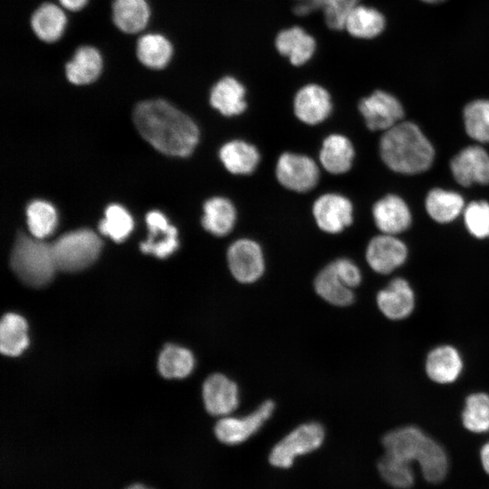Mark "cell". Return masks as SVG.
Returning a JSON list of instances; mask_svg holds the SVG:
<instances>
[{"label": "cell", "instance_id": "ffe728a7", "mask_svg": "<svg viewBox=\"0 0 489 489\" xmlns=\"http://www.w3.org/2000/svg\"><path fill=\"white\" fill-rule=\"evenodd\" d=\"M135 58L149 70H163L175 58V44L165 34L149 31L140 34L135 41Z\"/></svg>", "mask_w": 489, "mask_h": 489}, {"label": "cell", "instance_id": "5b68a950", "mask_svg": "<svg viewBox=\"0 0 489 489\" xmlns=\"http://www.w3.org/2000/svg\"><path fill=\"white\" fill-rule=\"evenodd\" d=\"M99 236L88 229H80L59 237L53 244L57 270L78 272L95 262L101 250Z\"/></svg>", "mask_w": 489, "mask_h": 489}, {"label": "cell", "instance_id": "f1b7e54d", "mask_svg": "<svg viewBox=\"0 0 489 489\" xmlns=\"http://www.w3.org/2000/svg\"><path fill=\"white\" fill-rule=\"evenodd\" d=\"M385 25L386 19L381 12L359 4L347 16L343 30L354 38L369 40L381 34Z\"/></svg>", "mask_w": 489, "mask_h": 489}, {"label": "cell", "instance_id": "277c9868", "mask_svg": "<svg viewBox=\"0 0 489 489\" xmlns=\"http://www.w3.org/2000/svg\"><path fill=\"white\" fill-rule=\"evenodd\" d=\"M10 263L18 278L32 287L50 283L57 270L52 244L24 233L17 235Z\"/></svg>", "mask_w": 489, "mask_h": 489}, {"label": "cell", "instance_id": "52a82bcc", "mask_svg": "<svg viewBox=\"0 0 489 489\" xmlns=\"http://www.w3.org/2000/svg\"><path fill=\"white\" fill-rule=\"evenodd\" d=\"M275 405L272 400L263 402L255 410L242 417L231 415L220 417L214 431L223 444L235 446L256 434L272 417Z\"/></svg>", "mask_w": 489, "mask_h": 489}, {"label": "cell", "instance_id": "9c48e42d", "mask_svg": "<svg viewBox=\"0 0 489 489\" xmlns=\"http://www.w3.org/2000/svg\"><path fill=\"white\" fill-rule=\"evenodd\" d=\"M228 269L242 283H253L264 274L265 263L260 244L249 238L233 242L226 252Z\"/></svg>", "mask_w": 489, "mask_h": 489}, {"label": "cell", "instance_id": "f6af8a7d", "mask_svg": "<svg viewBox=\"0 0 489 489\" xmlns=\"http://www.w3.org/2000/svg\"><path fill=\"white\" fill-rule=\"evenodd\" d=\"M423 2H426V3H428V4H437V3H441L445 0H421Z\"/></svg>", "mask_w": 489, "mask_h": 489}, {"label": "cell", "instance_id": "d6a6232c", "mask_svg": "<svg viewBox=\"0 0 489 489\" xmlns=\"http://www.w3.org/2000/svg\"><path fill=\"white\" fill-rule=\"evenodd\" d=\"M28 326L16 313L5 314L0 325V349L7 356H18L28 346Z\"/></svg>", "mask_w": 489, "mask_h": 489}, {"label": "cell", "instance_id": "7402d4cb", "mask_svg": "<svg viewBox=\"0 0 489 489\" xmlns=\"http://www.w3.org/2000/svg\"><path fill=\"white\" fill-rule=\"evenodd\" d=\"M209 101L223 116H238L247 108L245 86L232 75L223 76L212 86Z\"/></svg>", "mask_w": 489, "mask_h": 489}, {"label": "cell", "instance_id": "f35d334b", "mask_svg": "<svg viewBox=\"0 0 489 489\" xmlns=\"http://www.w3.org/2000/svg\"><path fill=\"white\" fill-rule=\"evenodd\" d=\"M100 231L116 242L124 240L133 228L130 215L119 205H110L105 211V218L100 223Z\"/></svg>", "mask_w": 489, "mask_h": 489}, {"label": "cell", "instance_id": "4316f807", "mask_svg": "<svg viewBox=\"0 0 489 489\" xmlns=\"http://www.w3.org/2000/svg\"><path fill=\"white\" fill-rule=\"evenodd\" d=\"M218 156L225 169L234 175H250L260 162L256 147L242 139L225 142L220 148Z\"/></svg>", "mask_w": 489, "mask_h": 489}, {"label": "cell", "instance_id": "1f68e13d", "mask_svg": "<svg viewBox=\"0 0 489 489\" xmlns=\"http://www.w3.org/2000/svg\"><path fill=\"white\" fill-rule=\"evenodd\" d=\"M425 205L427 214L438 223L453 221L465 207L461 195L442 188L430 190L427 195Z\"/></svg>", "mask_w": 489, "mask_h": 489}, {"label": "cell", "instance_id": "6da1fadb", "mask_svg": "<svg viewBox=\"0 0 489 489\" xmlns=\"http://www.w3.org/2000/svg\"><path fill=\"white\" fill-rule=\"evenodd\" d=\"M134 123L141 136L160 152L187 157L199 139L196 123L185 113L163 100L139 103L133 112Z\"/></svg>", "mask_w": 489, "mask_h": 489}, {"label": "cell", "instance_id": "ab89813d", "mask_svg": "<svg viewBox=\"0 0 489 489\" xmlns=\"http://www.w3.org/2000/svg\"><path fill=\"white\" fill-rule=\"evenodd\" d=\"M465 226L476 238L489 237V203L484 200L469 203L464 211Z\"/></svg>", "mask_w": 489, "mask_h": 489}, {"label": "cell", "instance_id": "2e32d148", "mask_svg": "<svg viewBox=\"0 0 489 489\" xmlns=\"http://www.w3.org/2000/svg\"><path fill=\"white\" fill-rule=\"evenodd\" d=\"M365 255L368 264L374 272L388 274L406 262L408 248L395 235L382 234L369 242Z\"/></svg>", "mask_w": 489, "mask_h": 489}, {"label": "cell", "instance_id": "b9f144b4", "mask_svg": "<svg viewBox=\"0 0 489 489\" xmlns=\"http://www.w3.org/2000/svg\"><path fill=\"white\" fill-rule=\"evenodd\" d=\"M64 10L70 13H80L84 10L90 0H56Z\"/></svg>", "mask_w": 489, "mask_h": 489}, {"label": "cell", "instance_id": "30bf717a", "mask_svg": "<svg viewBox=\"0 0 489 489\" xmlns=\"http://www.w3.org/2000/svg\"><path fill=\"white\" fill-rule=\"evenodd\" d=\"M359 110L371 130H384L398 124L404 115L399 101L384 91H375L359 102Z\"/></svg>", "mask_w": 489, "mask_h": 489}, {"label": "cell", "instance_id": "d590c367", "mask_svg": "<svg viewBox=\"0 0 489 489\" xmlns=\"http://www.w3.org/2000/svg\"><path fill=\"white\" fill-rule=\"evenodd\" d=\"M466 133L479 142H489V101L475 100L464 109Z\"/></svg>", "mask_w": 489, "mask_h": 489}, {"label": "cell", "instance_id": "83f0119b", "mask_svg": "<svg viewBox=\"0 0 489 489\" xmlns=\"http://www.w3.org/2000/svg\"><path fill=\"white\" fill-rule=\"evenodd\" d=\"M360 0H304L293 8L296 15L305 16L321 10L326 25L333 31L344 28L347 16Z\"/></svg>", "mask_w": 489, "mask_h": 489}, {"label": "cell", "instance_id": "60d3db41", "mask_svg": "<svg viewBox=\"0 0 489 489\" xmlns=\"http://www.w3.org/2000/svg\"><path fill=\"white\" fill-rule=\"evenodd\" d=\"M337 273L341 281L350 288L359 286L362 280V274L359 266L349 258H338L332 261Z\"/></svg>", "mask_w": 489, "mask_h": 489}, {"label": "cell", "instance_id": "9a60e30c", "mask_svg": "<svg viewBox=\"0 0 489 489\" xmlns=\"http://www.w3.org/2000/svg\"><path fill=\"white\" fill-rule=\"evenodd\" d=\"M331 110V96L326 88L318 83H307L302 86L294 95V114L305 124L321 123L330 116Z\"/></svg>", "mask_w": 489, "mask_h": 489}, {"label": "cell", "instance_id": "8fae6325", "mask_svg": "<svg viewBox=\"0 0 489 489\" xmlns=\"http://www.w3.org/2000/svg\"><path fill=\"white\" fill-rule=\"evenodd\" d=\"M312 216L321 230L339 234L352 224L353 206L343 195L325 193L314 201Z\"/></svg>", "mask_w": 489, "mask_h": 489}, {"label": "cell", "instance_id": "603a6c76", "mask_svg": "<svg viewBox=\"0 0 489 489\" xmlns=\"http://www.w3.org/2000/svg\"><path fill=\"white\" fill-rule=\"evenodd\" d=\"M376 226L382 234L396 235L411 224V214L406 202L396 195H387L372 207Z\"/></svg>", "mask_w": 489, "mask_h": 489}, {"label": "cell", "instance_id": "e575fe53", "mask_svg": "<svg viewBox=\"0 0 489 489\" xmlns=\"http://www.w3.org/2000/svg\"><path fill=\"white\" fill-rule=\"evenodd\" d=\"M462 423L465 429L475 434L489 431V394L475 392L466 398Z\"/></svg>", "mask_w": 489, "mask_h": 489}, {"label": "cell", "instance_id": "8d00e7d4", "mask_svg": "<svg viewBox=\"0 0 489 489\" xmlns=\"http://www.w3.org/2000/svg\"><path fill=\"white\" fill-rule=\"evenodd\" d=\"M28 227L34 237L43 239L53 233L57 223L54 207L48 202L35 200L26 210Z\"/></svg>", "mask_w": 489, "mask_h": 489}, {"label": "cell", "instance_id": "d4e9b609", "mask_svg": "<svg viewBox=\"0 0 489 489\" xmlns=\"http://www.w3.org/2000/svg\"><path fill=\"white\" fill-rule=\"evenodd\" d=\"M149 236L140 244L144 254H150L158 258H166L178 247L177 231L160 212L151 211L146 216Z\"/></svg>", "mask_w": 489, "mask_h": 489}, {"label": "cell", "instance_id": "7bdbcfd3", "mask_svg": "<svg viewBox=\"0 0 489 489\" xmlns=\"http://www.w3.org/2000/svg\"><path fill=\"white\" fill-rule=\"evenodd\" d=\"M480 462L484 471L489 475V441L484 443L480 449Z\"/></svg>", "mask_w": 489, "mask_h": 489}, {"label": "cell", "instance_id": "7c38bea8", "mask_svg": "<svg viewBox=\"0 0 489 489\" xmlns=\"http://www.w3.org/2000/svg\"><path fill=\"white\" fill-rule=\"evenodd\" d=\"M29 28L35 39L45 44H54L61 41L69 26L65 10L52 1H43L32 11Z\"/></svg>", "mask_w": 489, "mask_h": 489}, {"label": "cell", "instance_id": "4dcf8cb0", "mask_svg": "<svg viewBox=\"0 0 489 489\" xmlns=\"http://www.w3.org/2000/svg\"><path fill=\"white\" fill-rule=\"evenodd\" d=\"M313 285L317 294L331 305L345 307L354 302L353 289L341 281L332 262L318 273Z\"/></svg>", "mask_w": 489, "mask_h": 489}, {"label": "cell", "instance_id": "484cf974", "mask_svg": "<svg viewBox=\"0 0 489 489\" xmlns=\"http://www.w3.org/2000/svg\"><path fill=\"white\" fill-rule=\"evenodd\" d=\"M355 156L350 140L338 133H332L323 139L319 158L322 168L331 174L340 175L348 172Z\"/></svg>", "mask_w": 489, "mask_h": 489}, {"label": "cell", "instance_id": "f546056e", "mask_svg": "<svg viewBox=\"0 0 489 489\" xmlns=\"http://www.w3.org/2000/svg\"><path fill=\"white\" fill-rule=\"evenodd\" d=\"M202 225L216 236H225L233 230L236 221V209L226 197H213L203 206Z\"/></svg>", "mask_w": 489, "mask_h": 489}, {"label": "cell", "instance_id": "ee69618b", "mask_svg": "<svg viewBox=\"0 0 489 489\" xmlns=\"http://www.w3.org/2000/svg\"><path fill=\"white\" fill-rule=\"evenodd\" d=\"M125 489H151L141 484H133L126 487Z\"/></svg>", "mask_w": 489, "mask_h": 489}, {"label": "cell", "instance_id": "e0dca14e", "mask_svg": "<svg viewBox=\"0 0 489 489\" xmlns=\"http://www.w3.org/2000/svg\"><path fill=\"white\" fill-rule=\"evenodd\" d=\"M110 14L114 28L131 36L142 33L150 24L152 8L149 0H111Z\"/></svg>", "mask_w": 489, "mask_h": 489}, {"label": "cell", "instance_id": "3957f363", "mask_svg": "<svg viewBox=\"0 0 489 489\" xmlns=\"http://www.w3.org/2000/svg\"><path fill=\"white\" fill-rule=\"evenodd\" d=\"M383 162L401 174H418L427 170L434 160L432 144L413 122H398L387 129L379 141Z\"/></svg>", "mask_w": 489, "mask_h": 489}, {"label": "cell", "instance_id": "836d02e7", "mask_svg": "<svg viewBox=\"0 0 489 489\" xmlns=\"http://www.w3.org/2000/svg\"><path fill=\"white\" fill-rule=\"evenodd\" d=\"M193 353L187 348L168 344L160 352L158 366L160 374L167 379H183L195 368Z\"/></svg>", "mask_w": 489, "mask_h": 489}, {"label": "cell", "instance_id": "4fadbf2b", "mask_svg": "<svg viewBox=\"0 0 489 489\" xmlns=\"http://www.w3.org/2000/svg\"><path fill=\"white\" fill-rule=\"evenodd\" d=\"M202 397L206 411L220 417L231 415L240 402L237 384L222 373H214L205 380Z\"/></svg>", "mask_w": 489, "mask_h": 489}, {"label": "cell", "instance_id": "74e56055", "mask_svg": "<svg viewBox=\"0 0 489 489\" xmlns=\"http://www.w3.org/2000/svg\"><path fill=\"white\" fill-rule=\"evenodd\" d=\"M378 470L381 478L397 489H408L414 484V467L383 454L378 461Z\"/></svg>", "mask_w": 489, "mask_h": 489}, {"label": "cell", "instance_id": "cb8c5ba5", "mask_svg": "<svg viewBox=\"0 0 489 489\" xmlns=\"http://www.w3.org/2000/svg\"><path fill=\"white\" fill-rule=\"evenodd\" d=\"M463 368V359L458 350L448 344L432 349L425 361L427 377L438 384L455 382L461 375Z\"/></svg>", "mask_w": 489, "mask_h": 489}, {"label": "cell", "instance_id": "5bb4252c", "mask_svg": "<svg viewBox=\"0 0 489 489\" xmlns=\"http://www.w3.org/2000/svg\"><path fill=\"white\" fill-rule=\"evenodd\" d=\"M68 58L63 67L65 77L72 84H91L98 80L102 72L103 53L92 43L75 46Z\"/></svg>", "mask_w": 489, "mask_h": 489}, {"label": "cell", "instance_id": "bcb514c9", "mask_svg": "<svg viewBox=\"0 0 489 489\" xmlns=\"http://www.w3.org/2000/svg\"><path fill=\"white\" fill-rule=\"evenodd\" d=\"M298 1L300 2V1H304V0H298Z\"/></svg>", "mask_w": 489, "mask_h": 489}, {"label": "cell", "instance_id": "8992f818", "mask_svg": "<svg viewBox=\"0 0 489 489\" xmlns=\"http://www.w3.org/2000/svg\"><path fill=\"white\" fill-rule=\"evenodd\" d=\"M324 439L325 429L321 423H303L274 445L269 454V463L276 468H290L296 457L317 450Z\"/></svg>", "mask_w": 489, "mask_h": 489}, {"label": "cell", "instance_id": "ac0fdd59", "mask_svg": "<svg viewBox=\"0 0 489 489\" xmlns=\"http://www.w3.org/2000/svg\"><path fill=\"white\" fill-rule=\"evenodd\" d=\"M277 53L293 66L308 63L317 51L315 37L305 28L292 25L279 31L274 39Z\"/></svg>", "mask_w": 489, "mask_h": 489}, {"label": "cell", "instance_id": "44dd1931", "mask_svg": "<svg viewBox=\"0 0 489 489\" xmlns=\"http://www.w3.org/2000/svg\"><path fill=\"white\" fill-rule=\"evenodd\" d=\"M376 300L381 313L392 321L408 318L413 312L416 304L413 288L401 277L392 279L377 293Z\"/></svg>", "mask_w": 489, "mask_h": 489}, {"label": "cell", "instance_id": "7a4b0ae2", "mask_svg": "<svg viewBox=\"0 0 489 489\" xmlns=\"http://www.w3.org/2000/svg\"><path fill=\"white\" fill-rule=\"evenodd\" d=\"M384 454L420 469L429 483H439L446 475L449 460L443 446L416 426H404L390 430L382 438Z\"/></svg>", "mask_w": 489, "mask_h": 489}, {"label": "cell", "instance_id": "d6986e66", "mask_svg": "<svg viewBox=\"0 0 489 489\" xmlns=\"http://www.w3.org/2000/svg\"><path fill=\"white\" fill-rule=\"evenodd\" d=\"M451 172L461 186L489 183V154L480 146H468L450 161Z\"/></svg>", "mask_w": 489, "mask_h": 489}, {"label": "cell", "instance_id": "ba28073f", "mask_svg": "<svg viewBox=\"0 0 489 489\" xmlns=\"http://www.w3.org/2000/svg\"><path fill=\"white\" fill-rule=\"evenodd\" d=\"M275 176L285 188L303 193L313 189L318 184L320 170L312 158L303 154L284 152L277 159Z\"/></svg>", "mask_w": 489, "mask_h": 489}]
</instances>
